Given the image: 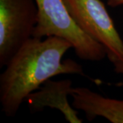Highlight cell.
<instances>
[{
    "label": "cell",
    "mask_w": 123,
    "mask_h": 123,
    "mask_svg": "<svg viewBox=\"0 0 123 123\" xmlns=\"http://www.w3.org/2000/svg\"><path fill=\"white\" fill-rule=\"evenodd\" d=\"M38 23L32 37L57 36L66 39L77 55L84 60L97 62L107 55L106 48L81 30L68 12L63 0H35Z\"/></svg>",
    "instance_id": "2"
},
{
    "label": "cell",
    "mask_w": 123,
    "mask_h": 123,
    "mask_svg": "<svg viewBox=\"0 0 123 123\" xmlns=\"http://www.w3.org/2000/svg\"><path fill=\"white\" fill-rule=\"evenodd\" d=\"M107 56L114 66L115 71L118 73L123 74V59L120 58L111 53L107 52Z\"/></svg>",
    "instance_id": "7"
},
{
    "label": "cell",
    "mask_w": 123,
    "mask_h": 123,
    "mask_svg": "<svg viewBox=\"0 0 123 123\" xmlns=\"http://www.w3.org/2000/svg\"><path fill=\"white\" fill-rule=\"evenodd\" d=\"M72 18L81 30L123 59V41L101 0H63Z\"/></svg>",
    "instance_id": "4"
},
{
    "label": "cell",
    "mask_w": 123,
    "mask_h": 123,
    "mask_svg": "<svg viewBox=\"0 0 123 123\" xmlns=\"http://www.w3.org/2000/svg\"><path fill=\"white\" fill-rule=\"evenodd\" d=\"M70 95L72 106L83 111L89 121L101 116L112 123H123V100L105 98L86 88H73Z\"/></svg>",
    "instance_id": "6"
},
{
    "label": "cell",
    "mask_w": 123,
    "mask_h": 123,
    "mask_svg": "<svg viewBox=\"0 0 123 123\" xmlns=\"http://www.w3.org/2000/svg\"><path fill=\"white\" fill-rule=\"evenodd\" d=\"M37 23L35 0H0V68L32 38Z\"/></svg>",
    "instance_id": "3"
},
{
    "label": "cell",
    "mask_w": 123,
    "mask_h": 123,
    "mask_svg": "<svg viewBox=\"0 0 123 123\" xmlns=\"http://www.w3.org/2000/svg\"><path fill=\"white\" fill-rule=\"evenodd\" d=\"M71 48L68 40L57 36L44 40L32 37L25 43L0 76V102L6 116H14L27 97L54 76L85 75L77 62L62 60Z\"/></svg>",
    "instance_id": "1"
},
{
    "label": "cell",
    "mask_w": 123,
    "mask_h": 123,
    "mask_svg": "<svg viewBox=\"0 0 123 123\" xmlns=\"http://www.w3.org/2000/svg\"><path fill=\"white\" fill-rule=\"evenodd\" d=\"M72 82L69 79L62 81L47 80L38 91L31 92L26 99L32 111H40L45 107L59 110L70 123H81L82 119L77 116V111L70 106L68 96L72 91Z\"/></svg>",
    "instance_id": "5"
},
{
    "label": "cell",
    "mask_w": 123,
    "mask_h": 123,
    "mask_svg": "<svg viewBox=\"0 0 123 123\" xmlns=\"http://www.w3.org/2000/svg\"><path fill=\"white\" fill-rule=\"evenodd\" d=\"M107 4L111 7L123 6V0H107Z\"/></svg>",
    "instance_id": "8"
}]
</instances>
